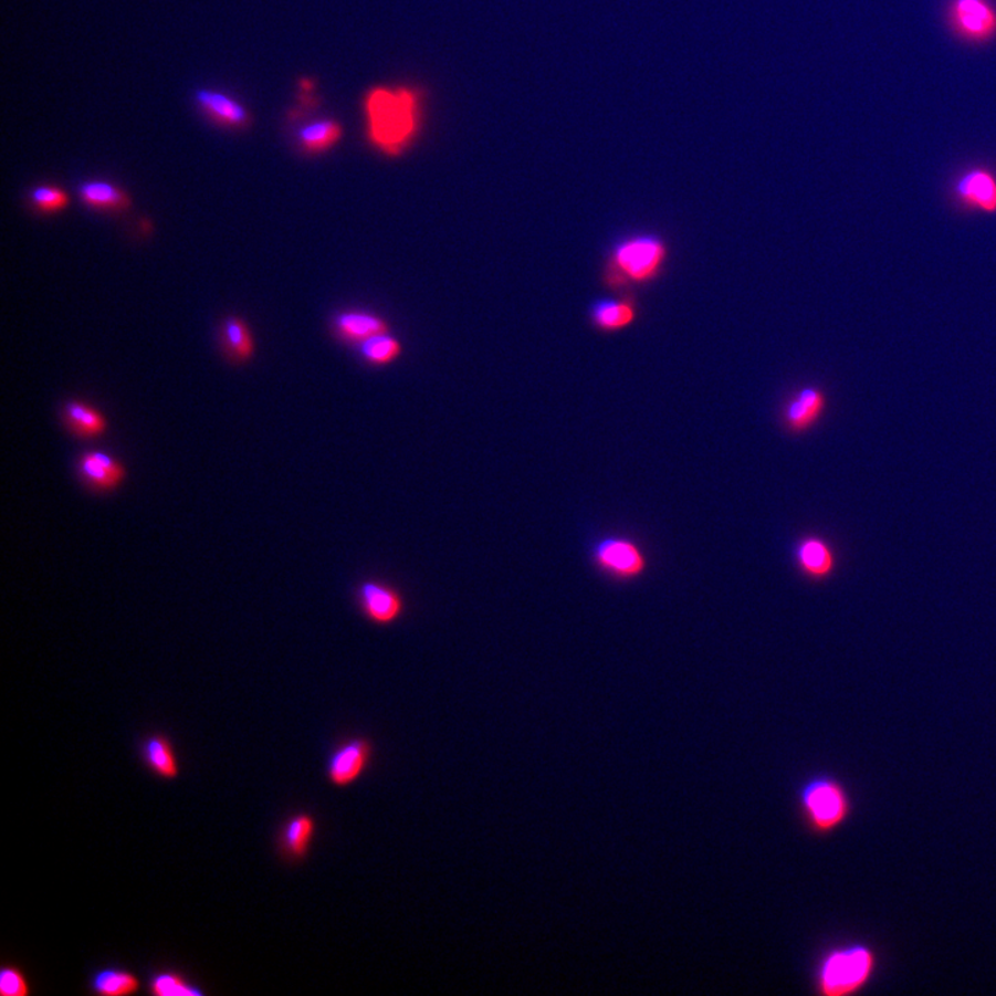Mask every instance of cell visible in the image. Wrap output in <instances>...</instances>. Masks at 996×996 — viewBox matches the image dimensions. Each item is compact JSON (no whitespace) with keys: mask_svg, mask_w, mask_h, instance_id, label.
I'll use <instances>...</instances> for the list:
<instances>
[{"mask_svg":"<svg viewBox=\"0 0 996 996\" xmlns=\"http://www.w3.org/2000/svg\"><path fill=\"white\" fill-rule=\"evenodd\" d=\"M366 134L387 157L409 150L421 128V96L411 87L377 86L365 97Z\"/></svg>","mask_w":996,"mask_h":996,"instance_id":"1","label":"cell"},{"mask_svg":"<svg viewBox=\"0 0 996 996\" xmlns=\"http://www.w3.org/2000/svg\"><path fill=\"white\" fill-rule=\"evenodd\" d=\"M670 250L668 241L652 231L620 237L608 248L601 268V284L612 293L649 287L663 276Z\"/></svg>","mask_w":996,"mask_h":996,"instance_id":"2","label":"cell"},{"mask_svg":"<svg viewBox=\"0 0 996 996\" xmlns=\"http://www.w3.org/2000/svg\"><path fill=\"white\" fill-rule=\"evenodd\" d=\"M877 954L862 943L836 946L824 954L814 973V987L822 996H850L871 982Z\"/></svg>","mask_w":996,"mask_h":996,"instance_id":"3","label":"cell"},{"mask_svg":"<svg viewBox=\"0 0 996 996\" xmlns=\"http://www.w3.org/2000/svg\"><path fill=\"white\" fill-rule=\"evenodd\" d=\"M803 821L811 834L830 835L843 827L851 814L849 791L832 775L819 774L797 791Z\"/></svg>","mask_w":996,"mask_h":996,"instance_id":"4","label":"cell"},{"mask_svg":"<svg viewBox=\"0 0 996 996\" xmlns=\"http://www.w3.org/2000/svg\"><path fill=\"white\" fill-rule=\"evenodd\" d=\"M376 757V745L370 736L340 737L329 751L324 774L327 783L337 789H348L365 777Z\"/></svg>","mask_w":996,"mask_h":996,"instance_id":"5","label":"cell"},{"mask_svg":"<svg viewBox=\"0 0 996 996\" xmlns=\"http://www.w3.org/2000/svg\"><path fill=\"white\" fill-rule=\"evenodd\" d=\"M594 565L605 575L618 580H635L646 574L647 555L631 538L607 536L599 538L591 547Z\"/></svg>","mask_w":996,"mask_h":996,"instance_id":"6","label":"cell"},{"mask_svg":"<svg viewBox=\"0 0 996 996\" xmlns=\"http://www.w3.org/2000/svg\"><path fill=\"white\" fill-rule=\"evenodd\" d=\"M828 410V395L819 385L807 384L786 395L779 407V421L784 431L801 437L821 422Z\"/></svg>","mask_w":996,"mask_h":996,"instance_id":"7","label":"cell"},{"mask_svg":"<svg viewBox=\"0 0 996 996\" xmlns=\"http://www.w3.org/2000/svg\"><path fill=\"white\" fill-rule=\"evenodd\" d=\"M948 19L963 41L987 43L996 36V9L989 0H951Z\"/></svg>","mask_w":996,"mask_h":996,"instance_id":"8","label":"cell"},{"mask_svg":"<svg viewBox=\"0 0 996 996\" xmlns=\"http://www.w3.org/2000/svg\"><path fill=\"white\" fill-rule=\"evenodd\" d=\"M356 602L370 623L392 626L405 615V597L398 588L381 580L368 579L357 586Z\"/></svg>","mask_w":996,"mask_h":996,"instance_id":"9","label":"cell"},{"mask_svg":"<svg viewBox=\"0 0 996 996\" xmlns=\"http://www.w3.org/2000/svg\"><path fill=\"white\" fill-rule=\"evenodd\" d=\"M636 295L623 293L616 298H598L588 307V322L599 334H619L635 326L640 318Z\"/></svg>","mask_w":996,"mask_h":996,"instance_id":"10","label":"cell"},{"mask_svg":"<svg viewBox=\"0 0 996 996\" xmlns=\"http://www.w3.org/2000/svg\"><path fill=\"white\" fill-rule=\"evenodd\" d=\"M317 829V818L312 812L302 810L291 814L280 825L277 834L280 857L289 863L306 861L315 843Z\"/></svg>","mask_w":996,"mask_h":996,"instance_id":"11","label":"cell"},{"mask_svg":"<svg viewBox=\"0 0 996 996\" xmlns=\"http://www.w3.org/2000/svg\"><path fill=\"white\" fill-rule=\"evenodd\" d=\"M954 195L967 209L996 213V176L987 168H973L956 180Z\"/></svg>","mask_w":996,"mask_h":996,"instance_id":"12","label":"cell"},{"mask_svg":"<svg viewBox=\"0 0 996 996\" xmlns=\"http://www.w3.org/2000/svg\"><path fill=\"white\" fill-rule=\"evenodd\" d=\"M795 560L801 574L816 581L829 579L836 569L834 548L819 536L800 538L795 547Z\"/></svg>","mask_w":996,"mask_h":996,"instance_id":"13","label":"cell"},{"mask_svg":"<svg viewBox=\"0 0 996 996\" xmlns=\"http://www.w3.org/2000/svg\"><path fill=\"white\" fill-rule=\"evenodd\" d=\"M80 473L92 489L107 492L124 481L125 468L113 455L103 451H90L81 457Z\"/></svg>","mask_w":996,"mask_h":996,"instance_id":"14","label":"cell"},{"mask_svg":"<svg viewBox=\"0 0 996 996\" xmlns=\"http://www.w3.org/2000/svg\"><path fill=\"white\" fill-rule=\"evenodd\" d=\"M334 333L345 343L360 345L377 335L389 333L382 317L370 312L349 311L339 313L333 321Z\"/></svg>","mask_w":996,"mask_h":996,"instance_id":"15","label":"cell"},{"mask_svg":"<svg viewBox=\"0 0 996 996\" xmlns=\"http://www.w3.org/2000/svg\"><path fill=\"white\" fill-rule=\"evenodd\" d=\"M139 752L141 762L157 777L168 780L179 777V761L169 737L161 734L147 736L140 743Z\"/></svg>","mask_w":996,"mask_h":996,"instance_id":"16","label":"cell"},{"mask_svg":"<svg viewBox=\"0 0 996 996\" xmlns=\"http://www.w3.org/2000/svg\"><path fill=\"white\" fill-rule=\"evenodd\" d=\"M80 196L87 207L103 211L124 212L132 206L129 196L107 181H86L80 187Z\"/></svg>","mask_w":996,"mask_h":996,"instance_id":"17","label":"cell"},{"mask_svg":"<svg viewBox=\"0 0 996 996\" xmlns=\"http://www.w3.org/2000/svg\"><path fill=\"white\" fill-rule=\"evenodd\" d=\"M64 415L70 431L76 437L92 439L106 432L107 422L102 412L81 401H70Z\"/></svg>","mask_w":996,"mask_h":996,"instance_id":"18","label":"cell"},{"mask_svg":"<svg viewBox=\"0 0 996 996\" xmlns=\"http://www.w3.org/2000/svg\"><path fill=\"white\" fill-rule=\"evenodd\" d=\"M91 989L103 996H125L136 994L140 989V982L125 968L106 967L93 974Z\"/></svg>","mask_w":996,"mask_h":996,"instance_id":"19","label":"cell"},{"mask_svg":"<svg viewBox=\"0 0 996 996\" xmlns=\"http://www.w3.org/2000/svg\"><path fill=\"white\" fill-rule=\"evenodd\" d=\"M197 101L212 118L231 126H242L248 123V114L241 104L223 93L200 91Z\"/></svg>","mask_w":996,"mask_h":996,"instance_id":"20","label":"cell"},{"mask_svg":"<svg viewBox=\"0 0 996 996\" xmlns=\"http://www.w3.org/2000/svg\"><path fill=\"white\" fill-rule=\"evenodd\" d=\"M343 137V126L335 120H318L301 130L300 143L304 151L316 156L337 145Z\"/></svg>","mask_w":996,"mask_h":996,"instance_id":"21","label":"cell"},{"mask_svg":"<svg viewBox=\"0 0 996 996\" xmlns=\"http://www.w3.org/2000/svg\"><path fill=\"white\" fill-rule=\"evenodd\" d=\"M223 343L226 350L237 361L250 360L254 355V339L250 328L240 317L230 316L223 323Z\"/></svg>","mask_w":996,"mask_h":996,"instance_id":"22","label":"cell"},{"mask_svg":"<svg viewBox=\"0 0 996 996\" xmlns=\"http://www.w3.org/2000/svg\"><path fill=\"white\" fill-rule=\"evenodd\" d=\"M359 346L360 356L371 366H388L398 360L401 355L400 340L389 333L377 335Z\"/></svg>","mask_w":996,"mask_h":996,"instance_id":"23","label":"cell"},{"mask_svg":"<svg viewBox=\"0 0 996 996\" xmlns=\"http://www.w3.org/2000/svg\"><path fill=\"white\" fill-rule=\"evenodd\" d=\"M150 993L157 996H203L206 993L197 985L187 982L184 976L175 972H159L154 974L148 983Z\"/></svg>","mask_w":996,"mask_h":996,"instance_id":"24","label":"cell"},{"mask_svg":"<svg viewBox=\"0 0 996 996\" xmlns=\"http://www.w3.org/2000/svg\"><path fill=\"white\" fill-rule=\"evenodd\" d=\"M30 200L38 211L45 213L63 211L70 203L67 192L54 186L35 187L31 191Z\"/></svg>","mask_w":996,"mask_h":996,"instance_id":"25","label":"cell"},{"mask_svg":"<svg viewBox=\"0 0 996 996\" xmlns=\"http://www.w3.org/2000/svg\"><path fill=\"white\" fill-rule=\"evenodd\" d=\"M0 994L3 996L30 995V983L23 971L14 965H4L0 971Z\"/></svg>","mask_w":996,"mask_h":996,"instance_id":"26","label":"cell"}]
</instances>
